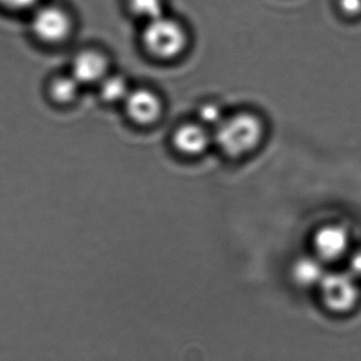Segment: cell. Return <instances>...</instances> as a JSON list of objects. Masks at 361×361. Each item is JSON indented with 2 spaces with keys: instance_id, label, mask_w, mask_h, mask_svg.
<instances>
[{
  "instance_id": "6da1fadb",
  "label": "cell",
  "mask_w": 361,
  "mask_h": 361,
  "mask_svg": "<svg viewBox=\"0 0 361 361\" xmlns=\"http://www.w3.org/2000/svg\"><path fill=\"white\" fill-rule=\"evenodd\" d=\"M263 135V125L254 114H238L225 118L214 128V141L226 156H244L254 150Z\"/></svg>"
},
{
  "instance_id": "7a4b0ae2",
  "label": "cell",
  "mask_w": 361,
  "mask_h": 361,
  "mask_svg": "<svg viewBox=\"0 0 361 361\" xmlns=\"http://www.w3.org/2000/svg\"><path fill=\"white\" fill-rule=\"evenodd\" d=\"M355 241L345 223L329 220L320 223L310 238L311 252L328 267L343 265Z\"/></svg>"
},
{
  "instance_id": "3957f363",
  "label": "cell",
  "mask_w": 361,
  "mask_h": 361,
  "mask_svg": "<svg viewBox=\"0 0 361 361\" xmlns=\"http://www.w3.org/2000/svg\"><path fill=\"white\" fill-rule=\"evenodd\" d=\"M146 50L161 59L179 56L187 44L184 27L173 19L163 16L148 21L143 32Z\"/></svg>"
},
{
  "instance_id": "277c9868",
  "label": "cell",
  "mask_w": 361,
  "mask_h": 361,
  "mask_svg": "<svg viewBox=\"0 0 361 361\" xmlns=\"http://www.w3.org/2000/svg\"><path fill=\"white\" fill-rule=\"evenodd\" d=\"M360 281L345 269H329L318 286L322 303L337 314L351 311L360 298Z\"/></svg>"
},
{
  "instance_id": "5b68a950",
  "label": "cell",
  "mask_w": 361,
  "mask_h": 361,
  "mask_svg": "<svg viewBox=\"0 0 361 361\" xmlns=\"http://www.w3.org/2000/svg\"><path fill=\"white\" fill-rule=\"evenodd\" d=\"M31 30L39 42L56 46L70 37L73 20L70 13L59 4H39L33 10Z\"/></svg>"
},
{
  "instance_id": "8992f818",
  "label": "cell",
  "mask_w": 361,
  "mask_h": 361,
  "mask_svg": "<svg viewBox=\"0 0 361 361\" xmlns=\"http://www.w3.org/2000/svg\"><path fill=\"white\" fill-rule=\"evenodd\" d=\"M125 107L133 122L148 125L158 120L162 112V102L152 91L137 89L130 91L127 95Z\"/></svg>"
},
{
  "instance_id": "52a82bcc",
  "label": "cell",
  "mask_w": 361,
  "mask_h": 361,
  "mask_svg": "<svg viewBox=\"0 0 361 361\" xmlns=\"http://www.w3.org/2000/svg\"><path fill=\"white\" fill-rule=\"evenodd\" d=\"M108 61L103 53L95 50H84L74 56L70 73L84 85L102 82L107 73Z\"/></svg>"
},
{
  "instance_id": "ba28073f",
  "label": "cell",
  "mask_w": 361,
  "mask_h": 361,
  "mask_svg": "<svg viewBox=\"0 0 361 361\" xmlns=\"http://www.w3.org/2000/svg\"><path fill=\"white\" fill-rule=\"evenodd\" d=\"M329 269L330 267L310 252L309 255L299 257L295 260L290 269V275L293 281L299 288L317 290Z\"/></svg>"
},
{
  "instance_id": "9c48e42d",
  "label": "cell",
  "mask_w": 361,
  "mask_h": 361,
  "mask_svg": "<svg viewBox=\"0 0 361 361\" xmlns=\"http://www.w3.org/2000/svg\"><path fill=\"white\" fill-rule=\"evenodd\" d=\"M209 135L202 124H185L176 130L173 145L180 152L188 156H197L207 148Z\"/></svg>"
},
{
  "instance_id": "30bf717a",
  "label": "cell",
  "mask_w": 361,
  "mask_h": 361,
  "mask_svg": "<svg viewBox=\"0 0 361 361\" xmlns=\"http://www.w3.org/2000/svg\"><path fill=\"white\" fill-rule=\"evenodd\" d=\"M82 85L72 74H59L49 80L46 92L48 99L55 105H70L75 101Z\"/></svg>"
},
{
  "instance_id": "8fae6325",
  "label": "cell",
  "mask_w": 361,
  "mask_h": 361,
  "mask_svg": "<svg viewBox=\"0 0 361 361\" xmlns=\"http://www.w3.org/2000/svg\"><path fill=\"white\" fill-rule=\"evenodd\" d=\"M102 99L108 103H116V102L126 99L129 94L128 85L125 78L122 76H106L101 82L99 87Z\"/></svg>"
},
{
  "instance_id": "7c38bea8",
  "label": "cell",
  "mask_w": 361,
  "mask_h": 361,
  "mask_svg": "<svg viewBox=\"0 0 361 361\" xmlns=\"http://www.w3.org/2000/svg\"><path fill=\"white\" fill-rule=\"evenodd\" d=\"M131 11L148 21L164 15V0H128Z\"/></svg>"
},
{
  "instance_id": "4fadbf2b",
  "label": "cell",
  "mask_w": 361,
  "mask_h": 361,
  "mask_svg": "<svg viewBox=\"0 0 361 361\" xmlns=\"http://www.w3.org/2000/svg\"><path fill=\"white\" fill-rule=\"evenodd\" d=\"M200 120L202 121V125L204 126H212L216 128L223 120L222 110L216 104H205L200 108Z\"/></svg>"
},
{
  "instance_id": "5bb4252c",
  "label": "cell",
  "mask_w": 361,
  "mask_h": 361,
  "mask_svg": "<svg viewBox=\"0 0 361 361\" xmlns=\"http://www.w3.org/2000/svg\"><path fill=\"white\" fill-rule=\"evenodd\" d=\"M343 269L361 282V243L355 242L351 252L343 263Z\"/></svg>"
},
{
  "instance_id": "9a60e30c",
  "label": "cell",
  "mask_w": 361,
  "mask_h": 361,
  "mask_svg": "<svg viewBox=\"0 0 361 361\" xmlns=\"http://www.w3.org/2000/svg\"><path fill=\"white\" fill-rule=\"evenodd\" d=\"M39 4L40 0H0V6L11 11L34 10Z\"/></svg>"
},
{
  "instance_id": "2e32d148",
  "label": "cell",
  "mask_w": 361,
  "mask_h": 361,
  "mask_svg": "<svg viewBox=\"0 0 361 361\" xmlns=\"http://www.w3.org/2000/svg\"><path fill=\"white\" fill-rule=\"evenodd\" d=\"M339 6L350 16H356L361 13V0H339Z\"/></svg>"
}]
</instances>
